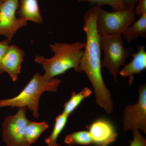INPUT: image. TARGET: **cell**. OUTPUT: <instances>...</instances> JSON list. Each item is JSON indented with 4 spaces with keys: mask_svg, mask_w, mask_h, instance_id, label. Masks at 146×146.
Instances as JSON below:
<instances>
[{
    "mask_svg": "<svg viewBox=\"0 0 146 146\" xmlns=\"http://www.w3.org/2000/svg\"><path fill=\"white\" fill-rule=\"evenodd\" d=\"M102 6L93 5L84 16L83 31L86 42L80 62V68L86 74L94 91L97 104L107 114L114 110L111 93L104 82L102 72L101 48L96 21Z\"/></svg>",
    "mask_w": 146,
    "mask_h": 146,
    "instance_id": "6da1fadb",
    "label": "cell"
},
{
    "mask_svg": "<svg viewBox=\"0 0 146 146\" xmlns=\"http://www.w3.org/2000/svg\"><path fill=\"white\" fill-rule=\"evenodd\" d=\"M85 46V43L83 42L72 44L56 42L50 45L54 53L53 57L46 58L36 55L35 62L42 65L45 70L43 76L47 80L54 78L71 69L81 72L80 62Z\"/></svg>",
    "mask_w": 146,
    "mask_h": 146,
    "instance_id": "7a4b0ae2",
    "label": "cell"
},
{
    "mask_svg": "<svg viewBox=\"0 0 146 146\" xmlns=\"http://www.w3.org/2000/svg\"><path fill=\"white\" fill-rule=\"evenodd\" d=\"M60 83V79H46L39 73H35L31 80L16 96L0 100V108H26L31 111L33 117L37 119L39 116V100L42 94L45 91L56 92Z\"/></svg>",
    "mask_w": 146,
    "mask_h": 146,
    "instance_id": "3957f363",
    "label": "cell"
},
{
    "mask_svg": "<svg viewBox=\"0 0 146 146\" xmlns=\"http://www.w3.org/2000/svg\"><path fill=\"white\" fill-rule=\"evenodd\" d=\"M101 48L104 54L102 67L106 68L115 82H117L121 66L124 65L127 58L131 54V49L125 48L122 35L100 36Z\"/></svg>",
    "mask_w": 146,
    "mask_h": 146,
    "instance_id": "277c9868",
    "label": "cell"
},
{
    "mask_svg": "<svg viewBox=\"0 0 146 146\" xmlns=\"http://www.w3.org/2000/svg\"><path fill=\"white\" fill-rule=\"evenodd\" d=\"M134 9L127 8L122 10L108 11L101 8L97 16V30L100 36L122 35L135 21Z\"/></svg>",
    "mask_w": 146,
    "mask_h": 146,
    "instance_id": "5b68a950",
    "label": "cell"
},
{
    "mask_svg": "<svg viewBox=\"0 0 146 146\" xmlns=\"http://www.w3.org/2000/svg\"><path fill=\"white\" fill-rule=\"evenodd\" d=\"M26 108H20L15 115L5 118L2 124V138L7 146H28L25 138L29 120Z\"/></svg>",
    "mask_w": 146,
    "mask_h": 146,
    "instance_id": "8992f818",
    "label": "cell"
},
{
    "mask_svg": "<svg viewBox=\"0 0 146 146\" xmlns=\"http://www.w3.org/2000/svg\"><path fill=\"white\" fill-rule=\"evenodd\" d=\"M139 98L134 104L126 106L123 114V129L124 131L141 130L146 133V85L138 86Z\"/></svg>",
    "mask_w": 146,
    "mask_h": 146,
    "instance_id": "52a82bcc",
    "label": "cell"
},
{
    "mask_svg": "<svg viewBox=\"0 0 146 146\" xmlns=\"http://www.w3.org/2000/svg\"><path fill=\"white\" fill-rule=\"evenodd\" d=\"M19 1L5 0L0 5V35L9 42L19 29L27 25V22L16 17Z\"/></svg>",
    "mask_w": 146,
    "mask_h": 146,
    "instance_id": "ba28073f",
    "label": "cell"
},
{
    "mask_svg": "<svg viewBox=\"0 0 146 146\" xmlns=\"http://www.w3.org/2000/svg\"><path fill=\"white\" fill-rule=\"evenodd\" d=\"M89 131L96 146H107L115 142L117 136L115 126L110 121L101 118L88 126Z\"/></svg>",
    "mask_w": 146,
    "mask_h": 146,
    "instance_id": "9c48e42d",
    "label": "cell"
},
{
    "mask_svg": "<svg viewBox=\"0 0 146 146\" xmlns=\"http://www.w3.org/2000/svg\"><path fill=\"white\" fill-rule=\"evenodd\" d=\"M25 52L23 50L15 45H9L2 62L3 72L8 73L13 82L18 80L21 73V65L24 60Z\"/></svg>",
    "mask_w": 146,
    "mask_h": 146,
    "instance_id": "30bf717a",
    "label": "cell"
},
{
    "mask_svg": "<svg viewBox=\"0 0 146 146\" xmlns=\"http://www.w3.org/2000/svg\"><path fill=\"white\" fill-rule=\"evenodd\" d=\"M132 60L125 65L124 68L119 72V74L123 77L127 78L129 85H132L134 78V75L139 74L146 68V52L144 46L138 47V50L132 54Z\"/></svg>",
    "mask_w": 146,
    "mask_h": 146,
    "instance_id": "8fae6325",
    "label": "cell"
},
{
    "mask_svg": "<svg viewBox=\"0 0 146 146\" xmlns=\"http://www.w3.org/2000/svg\"><path fill=\"white\" fill-rule=\"evenodd\" d=\"M17 11L18 18L27 22L40 24L43 21L38 0H19Z\"/></svg>",
    "mask_w": 146,
    "mask_h": 146,
    "instance_id": "7c38bea8",
    "label": "cell"
},
{
    "mask_svg": "<svg viewBox=\"0 0 146 146\" xmlns=\"http://www.w3.org/2000/svg\"><path fill=\"white\" fill-rule=\"evenodd\" d=\"M122 36L128 43L133 42L138 37H146V14L140 16L138 21L133 22L124 32Z\"/></svg>",
    "mask_w": 146,
    "mask_h": 146,
    "instance_id": "4fadbf2b",
    "label": "cell"
},
{
    "mask_svg": "<svg viewBox=\"0 0 146 146\" xmlns=\"http://www.w3.org/2000/svg\"><path fill=\"white\" fill-rule=\"evenodd\" d=\"M48 127L44 121L41 122L29 121L27 125L25 138L28 146L34 144L44 131Z\"/></svg>",
    "mask_w": 146,
    "mask_h": 146,
    "instance_id": "5bb4252c",
    "label": "cell"
},
{
    "mask_svg": "<svg viewBox=\"0 0 146 146\" xmlns=\"http://www.w3.org/2000/svg\"><path fill=\"white\" fill-rule=\"evenodd\" d=\"M92 93L91 89L88 87H85L78 93L72 92L70 98L64 104L63 113L68 116H70L82 102L90 96Z\"/></svg>",
    "mask_w": 146,
    "mask_h": 146,
    "instance_id": "9a60e30c",
    "label": "cell"
},
{
    "mask_svg": "<svg viewBox=\"0 0 146 146\" xmlns=\"http://www.w3.org/2000/svg\"><path fill=\"white\" fill-rule=\"evenodd\" d=\"M68 117L69 116L63 113L57 116L52 132L48 137L45 139L47 146H61L57 143V138L65 128Z\"/></svg>",
    "mask_w": 146,
    "mask_h": 146,
    "instance_id": "2e32d148",
    "label": "cell"
},
{
    "mask_svg": "<svg viewBox=\"0 0 146 146\" xmlns=\"http://www.w3.org/2000/svg\"><path fill=\"white\" fill-rule=\"evenodd\" d=\"M64 143L70 146H88L93 144V140L89 131L85 130L76 131L69 134L65 137Z\"/></svg>",
    "mask_w": 146,
    "mask_h": 146,
    "instance_id": "e0dca14e",
    "label": "cell"
},
{
    "mask_svg": "<svg viewBox=\"0 0 146 146\" xmlns=\"http://www.w3.org/2000/svg\"><path fill=\"white\" fill-rule=\"evenodd\" d=\"M78 1L87 2L92 5L101 6L106 5L112 7L114 11L123 10L128 8L126 4V0H77Z\"/></svg>",
    "mask_w": 146,
    "mask_h": 146,
    "instance_id": "ac0fdd59",
    "label": "cell"
},
{
    "mask_svg": "<svg viewBox=\"0 0 146 146\" xmlns=\"http://www.w3.org/2000/svg\"><path fill=\"white\" fill-rule=\"evenodd\" d=\"M133 139L129 141V146H146L145 138L142 136L139 130L133 131Z\"/></svg>",
    "mask_w": 146,
    "mask_h": 146,
    "instance_id": "d6986e66",
    "label": "cell"
},
{
    "mask_svg": "<svg viewBox=\"0 0 146 146\" xmlns=\"http://www.w3.org/2000/svg\"><path fill=\"white\" fill-rule=\"evenodd\" d=\"M9 43L10 42L7 39L0 41V74L3 73L2 67V62L9 47Z\"/></svg>",
    "mask_w": 146,
    "mask_h": 146,
    "instance_id": "ffe728a7",
    "label": "cell"
},
{
    "mask_svg": "<svg viewBox=\"0 0 146 146\" xmlns=\"http://www.w3.org/2000/svg\"><path fill=\"white\" fill-rule=\"evenodd\" d=\"M135 5L134 11L136 16H141L146 14V0H137Z\"/></svg>",
    "mask_w": 146,
    "mask_h": 146,
    "instance_id": "44dd1931",
    "label": "cell"
},
{
    "mask_svg": "<svg viewBox=\"0 0 146 146\" xmlns=\"http://www.w3.org/2000/svg\"><path fill=\"white\" fill-rule=\"evenodd\" d=\"M137 0H126V4L128 8L134 9V7Z\"/></svg>",
    "mask_w": 146,
    "mask_h": 146,
    "instance_id": "7402d4cb",
    "label": "cell"
},
{
    "mask_svg": "<svg viewBox=\"0 0 146 146\" xmlns=\"http://www.w3.org/2000/svg\"><path fill=\"white\" fill-rule=\"evenodd\" d=\"M5 1V0H0V5H1V4L2 3Z\"/></svg>",
    "mask_w": 146,
    "mask_h": 146,
    "instance_id": "603a6c76",
    "label": "cell"
}]
</instances>
